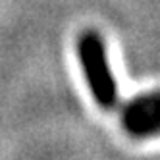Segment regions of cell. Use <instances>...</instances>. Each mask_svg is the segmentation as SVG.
<instances>
[{"label":"cell","mask_w":160,"mask_h":160,"mask_svg":"<svg viewBox=\"0 0 160 160\" xmlns=\"http://www.w3.org/2000/svg\"><path fill=\"white\" fill-rule=\"evenodd\" d=\"M79 60H81L87 83L93 91L97 102L104 108H114L118 104V87L112 77L104 42L95 31L83 33L77 44Z\"/></svg>","instance_id":"6da1fadb"},{"label":"cell","mask_w":160,"mask_h":160,"mask_svg":"<svg viewBox=\"0 0 160 160\" xmlns=\"http://www.w3.org/2000/svg\"><path fill=\"white\" fill-rule=\"evenodd\" d=\"M123 128L133 137H151L160 133V93L133 98L123 108Z\"/></svg>","instance_id":"7a4b0ae2"}]
</instances>
